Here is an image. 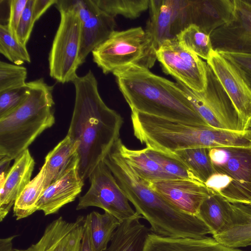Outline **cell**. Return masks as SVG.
<instances>
[{
	"label": "cell",
	"instance_id": "obj_1",
	"mask_svg": "<svg viewBox=\"0 0 251 251\" xmlns=\"http://www.w3.org/2000/svg\"><path fill=\"white\" fill-rule=\"evenodd\" d=\"M75 105L67 135L76 143L78 171L85 181L120 138L124 121L103 101L98 83L91 70L77 75Z\"/></svg>",
	"mask_w": 251,
	"mask_h": 251
},
{
	"label": "cell",
	"instance_id": "obj_2",
	"mask_svg": "<svg viewBox=\"0 0 251 251\" xmlns=\"http://www.w3.org/2000/svg\"><path fill=\"white\" fill-rule=\"evenodd\" d=\"M103 161L151 232L173 238H200L211 233L197 216L183 212L151 188L122 155L115 143Z\"/></svg>",
	"mask_w": 251,
	"mask_h": 251
},
{
	"label": "cell",
	"instance_id": "obj_3",
	"mask_svg": "<svg viewBox=\"0 0 251 251\" xmlns=\"http://www.w3.org/2000/svg\"><path fill=\"white\" fill-rule=\"evenodd\" d=\"M131 110L193 125L207 126L176 82L130 65L113 73Z\"/></svg>",
	"mask_w": 251,
	"mask_h": 251
},
{
	"label": "cell",
	"instance_id": "obj_4",
	"mask_svg": "<svg viewBox=\"0 0 251 251\" xmlns=\"http://www.w3.org/2000/svg\"><path fill=\"white\" fill-rule=\"evenodd\" d=\"M134 136L146 147L166 152L196 148H251L249 131L232 132L193 125L131 110Z\"/></svg>",
	"mask_w": 251,
	"mask_h": 251
},
{
	"label": "cell",
	"instance_id": "obj_5",
	"mask_svg": "<svg viewBox=\"0 0 251 251\" xmlns=\"http://www.w3.org/2000/svg\"><path fill=\"white\" fill-rule=\"evenodd\" d=\"M28 83L26 99L0 118V159L14 160L55 123L53 87L42 78Z\"/></svg>",
	"mask_w": 251,
	"mask_h": 251
},
{
	"label": "cell",
	"instance_id": "obj_6",
	"mask_svg": "<svg viewBox=\"0 0 251 251\" xmlns=\"http://www.w3.org/2000/svg\"><path fill=\"white\" fill-rule=\"evenodd\" d=\"M92 54L93 61L105 75L130 65L149 69L157 60L153 39L141 27L114 31Z\"/></svg>",
	"mask_w": 251,
	"mask_h": 251
},
{
	"label": "cell",
	"instance_id": "obj_7",
	"mask_svg": "<svg viewBox=\"0 0 251 251\" xmlns=\"http://www.w3.org/2000/svg\"><path fill=\"white\" fill-rule=\"evenodd\" d=\"M60 21L49 55V74L57 82H73L80 66L82 23L72 11L59 10Z\"/></svg>",
	"mask_w": 251,
	"mask_h": 251
},
{
	"label": "cell",
	"instance_id": "obj_8",
	"mask_svg": "<svg viewBox=\"0 0 251 251\" xmlns=\"http://www.w3.org/2000/svg\"><path fill=\"white\" fill-rule=\"evenodd\" d=\"M207 85L204 92H196L176 79L178 86L205 123L214 128L242 131L235 108L220 81L207 63Z\"/></svg>",
	"mask_w": 251,
	"mask_h": 251
},
{
	"label": "cell",
	"instance_id": "obj_9",
	"mask_svg": "<svg viewBox=\"0 0 251 251\" xmlns=\"http://www.w3.org/2000/svg\"><path fill=\"white\" fill-rule=\"evenodd\" d=\"M89 179L90 187L85 194L79 198L76 210L97 207L112 214L121 222L142 217L132 208L124 191L103 160L94 169Z\"/></svg>",
	"mask_w": 251,
	"mask_h": 251
},
{
	"label": "cell",
	"instance_id": "obj_10",
	"mask_svg": "<svg viewBox=\"0 0 251 251\" xmlns=\"http://www.w3.org/2000/svg\"><path fill=\"white\" fill-rule=\"evenodd\" d=\"M208 154L215 171L231 181L222 197L232 203L251 206V149L215 148L208 149Z\"/></svg>",
	"mask_w": 251,
	"mask_h": 251
},
{
	"label": "cell",
	"instance_id": "obj_11",
	"mask_svg": "<svg viewBox=\"0 0 251 251\" xmlns=\"http://www.w3.org/2000/svg\"><path fill=\"white\" fill-rule=\"evenodd\" d=\"M156 56L165 74L196 92L205 91L207 63L181 46L176 38L164 42L156 50Z\"/></svg>",
	"mask_w": 251,
	"mask_h": 251
},
{
	"label": "cell",
	"instance_id": "obj_12",
	"mask_svg": "<svg viewBox=\"0 0 251 251\" xmlns=\"http://www.w3.org/2000/svg\"><path fill=\"white\" fill-rule=\"evenodd\" d=\"M230 100L242 131L251 126V89L235 67L216 51L206 61Z\"/></svg>",
	"mask_w": 251,
	"mask_h": 251
},
{
	"label": "cell",
	"instance_id": "obj_13",
	"mask_svg": "<svg viewBox=\"0 0 251 251\" xmlns=\"http://www.w3.org/2000/svg\"><path fill=\"white\" fill-rule=\"evenodd\" d=\"M210 37L213 50L251 54V0H234L231 19Z\"/></svg>",
	"mask_w": 251,
	"mask_h": 251
},
{
	"label": "cell",
	"instance_id": "obj_14",
	"mask_svg": "<svg viewBox=\"0 0 251 251\" xmlns=\"http://www.w3.org/2000/svg\"><path fill=\"white\" fill-rule=\"evenodd\" d=\"M146 182L177 209L196 216L202 202L213 194L204 182L190 179L173 178Z\"/></svg>",
	"mask_w": 251,
	"mask_h": 251
},
{
	"label": "cell",
	"instance_id": "obj_15",
	"mask_svg": "<svg viewBox=\"0 0 251 251\" xmlns=\"http://www.w3.org/2000/svg\"><path fill=\"white\" fill-rule=\"evenodd\" d=\"M185 0H150V17L145 30L149 33L157 50L167 40L176 38L185 28Z\"/></svg>",
	"mask_w": 251,
	"mask_h": 251
},
{
	"label": "cell",
	"instance_id": "obj_16",
	"mask_svg": "<svg viewBox=\"0 0 251 251\" xmlns=\"http://www.w3.org/2000/svg\"><path fill=\"white\" fill-rule=\"evenodd\" d=\"M78 161L77 154L63 174L44 189L37 204V211H43L45 216L55 214L75 200L84 182L79 173Z\"/></svg>",
	"mask_w": 251,
	"mask_h": 251
},
{
	"label": "cell",
	"instance_id": "obj_17",
	"mask_svg": "<svg viewBox=\"0 0 251 251\" xmlns=\"http://www.w3.org/2000/svg\"><path fill=\"white\" fill-rule=\"evenodd\" d=\"M234 10V0H185V27L194 25L210 35L228 22Z\"/></svg>",
	"mask_w": 251,
	"mask_h": 251
},
{
	"label": "cell",
	"instance_id": "obj_18",
	"mask_svg": "<svg viewBox=\"0 0 251 251\" xmlns=\"http://www.w3.org/2000/svg\"><path fill=\"white\" fill-rule=\"evenodd\" d=\"M35 164L28 149L14 159L5 178L0 182V222L7 216L19 194L31 180Z\"/></svg>",
	"mask_w": 251,
	"mask_h": 251
},
{
	"label": "cell",
	"instance_id": "obj_19",
	"mask_svg": "<svg viewBox=\"0 0 251 251\" xmlns=\"http://www.w3.org/2000/svg\"><path fill=\"white\" fill-rule=\"evenodd\" d=\"M143 251H245L226 246L213 237L200 238H173L151 232L148 235Z\"/></svg>",
	"mask_w": 251,
	"mask_h": 251
},
{
	"label": "cell",
	"instance_id": "obj_20",
	"mask_svg": "<svg viewBox=\"0 0 251 251\" xmlns=\"http://www.w3.org/2000/svg\"><path fill=\"white\" fill-rule=\"evenodd\" d=\"M230 223L220 233L212 236L218 242L233 248L250 246L251 206L231 203Z\"/></svg>",
	"mask_w": 251,
	"mask_h": 251
},
{
	"label": "cell",
	"instance_id": "obj_21",
	"mask_svg": "<svg viewBox=\"0 0 251 251\" xmlns=\"http://www.w3.org/2000/svg\"><path fill=\"white\" fill-rule=\"evenodd\" d=\"M116 25L115 18L101 10L82 24L79 66L85 62L90 52L109 37Z\"/></svg>",
	"mask_w": 251,
	"mask_h": 251
},
{
	"label": "cell",
	"instance_id": "obj_22",
	"mask_svg": "<svg viewBox=\"0 0 251 251\" xmlns=\"http://www.w3.org/2000/svg\"><path fill=\"white\" fill-rule=\"evenodd\" d=\"M141 219L143 218L139 217L121 222L104 251H143L151 230Z\"/></svg>",
	"mask_w": 251,
	"mask_h": 251
},
{
	"label": "cell",
	"instance_id": "obj_23",
	"mask_svg": "<svg viewBox=\"0 0 251 251\" xmlns=\"http://www.w3.org/2000/svg\"><path fill=\"white\" fill-rule=\"evenodd\" d=\"M120 153L137 175L146 181L174 178L146 152L145 149L128 148L119 138L115 143Z\"/></svg>",
	"mask_w": 251,
	"mask_h": 251
},
{
	"label": "cell",
	"instance_id": "obj_24",
	"mask_svg": "<svg viewBox=\"0 0 251 251\" xmlns=\"http://www.w3.org/2000/svg\"><path fill=\"white\" fill-rule=\"evenodd\" d=\"M76 143L67 135L45 159V189L58 179L77 155Z\"/></svg>",
	"mask_w": 251,
	"mask_h": 251
},
{
	"label": "cell",
	"instance_id": "obj_25",
	"mask_svg": "<svg viewBox=\"0 0 251 251\" xmlns=\"http://www.w3.org/2000/svg\"><path fill=\"white\" fill-rule=\"evenodd\" d=\"M231 203L213 194L201 204L197 217L210 229L212 236L222 232L230 223Z\"/></svg>",
	"mask_w": 251,
	"mask_h": 251
},
{
	"label": "cell",
	"instance_id": "obj_26",
	"mask_svg": "<svg viewBox=\"0 0 251 251\" xmlns=\"http://www.w3.org/2000/svg\"><path fill=\"white\" fill-rule=\"evenodd\" d=\"M88 220L94 251H104L121 222L112 214L93 211L88 214Z\"/></svg>",
	"mask_w": 251,
	"mask_h": 251
},
{
	"label": "cell",
	"instance_id": "obj_27",
	"mask_svg": "<svg viewBox=\"0 0 251 251\" xmlns=\"http://www.w3.org/2000/svg\"><path fill=\"white\" fill-rule=\"evenodd\" d=\"M45 166L25 186L17 197L14 206L13 214L17 220L26 218L37 211L39 200L45 189Z\"/></svg>",
	"mask_w": 251,
	"mask_h": 251
},
{
	"label": "cell",
	"instance_id": "obj_28",
	"mask_svg": "<svg viewBox=\"0 0 251 251\" xmlns=\"http://www.w3.org/2000/svg\"><path fill=\"white\" fill-rule=\"evenodd\" d=\"M59 218L58 229L51 251H80L84 217L78 216L74 222Z\"/></svg>",
	"mask_w": 251,
	"mask_h": 251
},
{
	"label": "cell",
	"instance_id": "obj_29",
	"mask_svg": "<svg viewBox=\"0 0 251 251\" xmlns=\"http://www.w3.org/2000/svg\"><path fill=\"white\" fill-rule=\"evenodd\" d=\"M176 39L186 49L206 61L213 50L210 35L194 25L184 28Z\"/></svg>",
	"mask_w": 251,
	"mask_h": 251
},
{
	"label": "cell",
	"instance_id": "obj_30",
	"mask_svg": "<svg viewBox=\"0 0 251 251\" xmlns=\"http://www.w3.org/2000/svg\"><path fill=\"white\" fill-rule=\"evenodd\" d=\"M171 153L184 162L204 183L216 172L207 149L191 148Z\"/></svg>",
	"mask_w": 251,
	"mask_h": 251
},
{
	"label": "cell",
	"instance_id": "obj_31",
	"mask_svg": "<svg viewBox=\"0 0 251 251\" xmlns=\"http://www.w3.org/2000/svg\"><path fill=\"white\" fill-rule=\"evenodd\" d=\"M147 154L156 161L164 171L174 178H182L202 182L182 161L171 152H166L146 147Z\"/></svg>",
	"mask_w": 251,
	"mask_h": 251
},
{
	"label": "cell",
	"instance_id": "obj_32",
	"mask_svg": "<svg viewBox=\"0 0 251 251\" xmlns=\"http://www.w3.org/2000/svg\"><path fill=\"white\" fill-rule=\"evenodd\" d=\"M99 8L115 18L118 15L134 19L149 7L150 0H94Z\"/></svg>",
	"mask_w": 251,
	"mask_h": 251
},
{
	"label": "cell",
	"instance_id": "obj_33",
	"mask_svg": "<svg viewBox=\"0 0 251 251\" xmlns=\"http://www.w3.org/2000/svg\"><path fill=\"white\" fill-rule=\"evenodd\" d=\"M0 52L14 64L30 63L26 46L19 43L10 32L7 24L0 25Z\"/></svg>",
	"mask_w": 251,
	"mask_h": 251
},
{
	"label": "cell",
	"instance_id": "obj_34",
	"mask_svg": "<svg viewBox=\"0 0 251 251\" xmlns=\"http://www.w3.org/2000/svg\"><path fill=\"white\" fill-rule=\"evenodd\" d=\"M27 72L25 67L0 61V93L25 86Z\"/></svg>",
	"mask_w": 251,
	"mask_h": 251
},
{
	"label": "cell",
	"instance_id": "obj_35",
	"mask_svg": "<svg viewBox=\"0 0 251 251\" xmlns=\"http://www.w3.org/2000/svg\"><path fill=\"white\" fill-rule=\"evenodd\" d=\"M55 5L58 11L68 10L75 13L82 24L100 10L94 0H57Z\"/></svg>",
	"mask_w": 251,
	"mask_h": 251
},
{
	"label": "cell",
	"instance_id": "obj_36",
	"mask_svg": "<svg viewBox=\"0 0 251 251\" xmlns=\"http://www.w3.org/2000/svg\"><path fill=\"white\" fill-rule=\"evenodd\" d=\"M28 82L25 86L0 93V118L9 114L18 108L29 94Z\"/></svg>",
	"mask_w": 251,
	"mask_h": 251
},
{
	"label": "cell",
	"instance_id": "obj_37",
	"mask_svg": "<svg viewBox=\"0 0 251 251\" xmlns=\"http://www.w3.org/2000/svg\"><path fill=\"white\" fill-rule=\"evenodd\" d=\"M33 3L34 0H28L16 33L17 41L26 47L35 23L33 17Z\"/></svg>",
	"mask_w": 251,
	"mask_h": 251
},
{
	"label": "cell",
	"instance_id": "obj_38",
	"mask_svg": "<svg viewBox=\"0 0 251 251\" xmlns=\"http://www.w3.org/2000/svg\"><path fill=\"white\" fill-rule=\"evenodd\" d=\"M219 53L235 67L251 89V54Z\"/></svg>",
	"mask_w": 251,
	"mask_h": 251
},
{
	"label": "cell",
	"instance_id": "obj_39",
	"mask_svg": "<svg viewBox=\"0 0 251 251\" xmlns=\"http://www.w3.org/2000/svg\"><path fill=\"white\" fill-rule=\"evenodd\" d=\"M27 1L9 0V15L7 25L10 32L15 39L16 31Z\"/></svg>",
	"mask_w": 251,
	"mask_h": 251
},
{
	"label": "cell",
	"instance_id": "obj_40",
	"mask_svg": "<svg viewBox=\"0 0 251 251\" xmlns=\"http://www.w3.org/2000/svg\"><path fill=\"white\" fill-rule=\"evenodd\" d=\"M55 234L51 230L45 229L40 239L25 250L13 249V251H51Z\"/></svg>",
	"mask_w": 251,
	"mask_h": 251
},
{
	"label": "cell",
	"instance_id": "obj_41",
	"mask_svg": "<svg viewBox=\"0 0 251 251\" xmlns=\"http://www.w3.org/2000/svg\"><path fill=\"white\" fill-rule=\"evenodd\" d=\"M57 0H34L33 17L35 22L52 5L55 4Z\"/></svg>",
	"mask_w": 251,
	"mask_h": 251
},
{
	"label": "cell",
	"instance_id": "obj_42",
	"mask_svg": "<svg viewBox=\"0 0 251 251\" xmlns=\"http://www.w3.org/2000/svg\"><path fill=\"white\" fill-rule=\"evenodd\" d=\"M80 251H94L91 240L89 223L86 218L85 219L84 224V229Z\"/></svg>",
	"mask_w": 251,
	"mask_h": 251
},
{
	"label": "cell",
	"instance_id": "obj_43",
	"mask_svg": "<svg viewBox=\"0 0 251 251\" xmlns=\"http://www.w3.org/2000/svg\"><path fill=\"white\" fill-rule=\"evenodd\" d=\"M17 235L11 236L5 238H2L0 241V251H13L12 241Z\"/></svg>",
	"mask_w": 251,
	"mask_h": 251
},
{
	"label": "cell",
	"instance_id": "obj_44",
	"mask_svg": "<svg viewBox=\"0 0 251 251\" xmlns=\"http://www.w3.org/2000/svg\"><path fill=\"white\" fill-rule=\"evenodd\" d=\"M250 246H251V245H250Z\"/></svg>",
	"mask_w": 251,
	"mask_h": 251
}]
</instances>
